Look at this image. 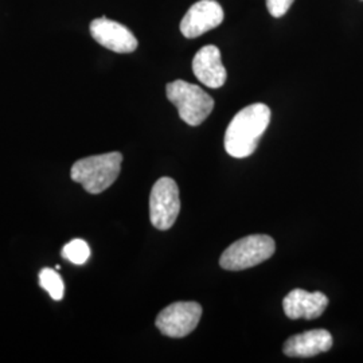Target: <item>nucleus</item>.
Listing matches in <instances>:
<instances>
[{
	"instance_id": "11",
	"label": "nucleus",
	"mask_w": 363,
	"mask_h": 363,
	"mask_svg": "<svg viewBox=\"0 0 363 363\" xmlns=\"http://www.w3.org/2000/svg\"><path fill=\"white\" fill-rule=\"evenodd\" d=\"M333 347V337L327 330H311L286 339L284 354L292 358H310Z\"/></svg>"
},
{
	"instance_id": "10",
	"label": "nucleus",
	"mask_w": 363,
	"mask_h": 363,
	"mask_svg": "<svg viewBox=\"0 0 363 363\" xmlns=\"http://www.w3.org/2000/svg\"><path fill=\"white\" fill-rule=\"evenodd\" d=\"M193 72L203 85L211 89H218L228 78L226 69L220 61V49L214 45L203 46L195 54Z\"/></svg>"
},
{
	"instance_id": "8",
	"label": "nucleus",
	"mask_w": 363,
	"mask_h": 363,
	"mask_svg": "<svg viewBox=\"0 0 363 363\" xmlns=\"http://www.w3.org/2000/svg\"><path fill=\"white\" fill-rule=\"evenodd\" d=\"M223 10L216 0H199L193 4L181 22L182 34L193 39L220 26Z\"/></svg>"
},
{
	"instance_id": "5",
	"label": "nucleus",
	"mask_w": 363,
	"mask_h": 363,
	"mask_svg": "<svg viewBox=\"0 0 363 363\" xmlns=\"http://www.w3.org/2000/svg\"><path fill=\"white\" fill-rule=\"evenodd\" d=\"M181 198L177 182L171 178H160L150 195V218L159 230H169L179 216Z\"/></svg>"
},
{
	"instance_id": "13",
	"label": "nucleus",
	"mask_w": 363,
	"mask_h": 363,
	"mask_svg": "<svg viewBox=\"0 0 363 363\" xmlns=\"http://www.w3.org/2000/svg\"><path fill=\"white\" fill-rule=\"evenodd\" d=\"M62 257L76 265H82L91 257V247L84 240H72L62 249Z\"/></svg>"
},
{
	"instance_id": "3",
	"label": "nucleus",
	"mask_w": 363,
	"mask_h": 363,
	"mask_svg": "<svg viewBox=\"0 0 363 363\" xmlns=\"http://www.w3.org/2000/svg\"><path fill=\"white\" fill-rule=\"evenodd\" d=\"M167 99L178 108L182 120L196 127L202 124L214 109L213 97L198 85L177 79L166 86Z\"/></svg>"
},
{
	"instance_id": "4",
	"label": "nucleus",
	"mask_w": 363,
	"mask_h": 363,
	"mask_svg": "<svg viewBox=\"0 0 363 363\" xmlns=\"http://www.w3.org/2000/svg\"><path fill=\"white\" fill-rule=\"evenodd\" d=\"M274 249L272 237L265 234L247 235L233 242L222 253L220 265L226 271L247 269L271 259Z\"/></svg>"
},
{
	"instance_id": "6",
	"label": "nucleus",
	"mask_w": 363,
	"mask_h": 363,
	"mask_svg": "<svg viewBox=\"0 0 363 363\" xmlns=\"http://www.w3.org/2000/svg\"><path fill=\"white\" fill-rule=\"evenodd\" d=\"M202 316V307L195 301H177L159 312L155 325L169 337H184L191 334Z\"/></svg>"
},
{
	"instance_id": "2",
	"label": "nucleus",
	"mask_w": 363,
	"mask_h": 363,
	"mask_svg": "<svg viewBox=\"0 0 363 363\" xmlns=\"http://www.w3.org/2000/svg\"><path fill=\"white\" fill-rule=\"evenodd\" d=\"M121 162L123 155L116 151L84 157L73 164L70 178L89 194H100L116 182L121 171Z\"/></svg>"
},
{
	"instance_id": "7",
	"label": "nucleus",
	"mask_w": 363,
	"mask_h": 363,
	"mask_svg": "<svg viewBox=\"0 0 363 363\" xmlns=\"http://www.w3.org/2000/svg\"><path fill=\"white\" fill-rule=\"evenodd\" d=\"M91 34L103 48L118 54L135 52L139 45L128 27L105 16L91 21Z\"/></svg>"
},
{
	"instance_id": "9",
	"label": "nucleus",
	"mask_w": 363,
	"mask_h": 363,
	"mask_svg": "<svg viewBox=\"0 0 363 363\" xmlns=\"http://www.w3.org/2000/svg\"><path fill=\"white\" fill-rule=\"evenodd\" d=\"M328 306V298L322 292H307L304 289H294L283 300V308L289 319L319 318Z\"/></svg>"
},
{
	"instance_id": "12",
	"label": "nucleus",
	"mask_w": 363,
	"mask_h": 363,
	"mask_svg": "<svg viewBox=\"0 0 363 363\" xmlns=\"http://www.w3.org/2000/svg\"><path fill=\"white\" fill-rule=\"evenodd\" d=\"M39 286H42L52 300L60 301L65 295V283L57 269L43 268L39 272Z\"/></svg>"
},
{
	"instance_id": "1",
	"label": "nucleus",
	"mask_w": 363,
	"mask_h": 363,
	"mask_svg": "<svg viewBox=\"0 0 363 363\" xmlns=\"http://www.w3.org/2000/svg\"><path fill=\"white\" fill-rule=\"evenodd\" d=\"M271 116L269 106L261 103L247 105L241 109L226 128V152L238 159L252 155L271 123Z\"/></svg>"
},
{
	"instance_id": "14",
	"label": "nucleus",
	"mask_w": 363,
	"mask_h": 363,
	"mask_svg": "<svg viewBox=\"0 0 363 363\" xmlns=\"http://www.w3.org/2000/svg\"><path fill=\"white\" fill-rule=\"evenodd\" d=\"M295 0H267V7L274 18H281L291 9Z\"/></svg>"
}]
</instances>
